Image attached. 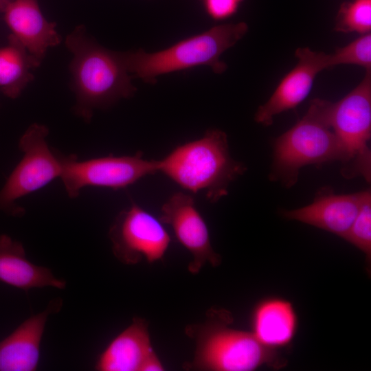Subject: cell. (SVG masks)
Instances as JSON below:
<instances>
[{
    "label": "cell",
    "mask_w": 371,
    "mask_h": 371,
    "mask_svg": "<svg viewBox=\"0 0 371 371\" xmlns=\"http://www.w3.org/2000/svg\"><path fill=\"white\" fill-rule=\"evenodd\" d=\"M49 129L43 124L30 125L19 142L23 155L0 190V211L21 216L25 210L16 201L38 190L62 173L60 153L48 145Z\"/></svg>",
    "instance_id": "cell-7"
},
{
    "label": "cell",
    "mask_w": 371,
    "mask_h": 371,
    "mask_svg": "<svg viewBox=\"0 0 371 371\" xmlns=\"http://www.w3.org/2000/svg\"><path fill=\"white\" fill-rule=\"evenodd\" d=\"M368 191L336 194L324 190L318 193L311 204L283 210L282 215L286 219L310 225L344 238Z\"/></svg>",
    "instance_id": "cell-12"
},
{
    "label": "cell",
    "mask_w": 371,
    "mask_h": 371,
    "mask_svg": "<svg viewBox=\"0 0 371 371\" xmlns=\"http://www.w3.org/2000/svg\"><path fill=\"white\" fill-rule=\"evenodd\" d=\"M331 102L316 98L295 125L273 142L269 178L286 188L294 186L302 167L344 160V152L329 120Z\"/></svg>",
    "instance_id": "cell-4"
},
{
    "label": "cell",
    "mask_w": 371,
    "mask_h": 371,
    "mask_svg": "<svg viewBox=\"0 0 371 371\" xmlns=\"http://www.w3.org/2000/svg\"><path fill=\"white\" fill-rule=\"evenodd\" d=\"M12 0H0V12H3Z\"/></svg>",
    "instance_id": "cell-24"
},
{
    "label": "cell",
    "mask_w": 371,
    "mask_h": 371,
    "mask_svg": "<svg viewBox=\"0 0 371 371\" xmlns=\"http://www.w3.org/2000/svg\"><path fill=\"white\" fill-rule=\"evenodd\" d=\"M65 43L73 54L69 70L76 100L74 112L79 117L89 121L95 109L133 95L136 88L123 53L100 46L87 35L82 26L69 34Z\"/></svg>",
    "instance_id": "cell-1"
},
{
    "label": "cell",
    "mask_w": 371,
    "mask_h": 371,
    "mask_svg": "<svg viewBox=\"0 0 371 371\" xmlns=\"http://www.w3.org/2000/svg\"><path fill=\"white\" fill-rule=\"evenodd\" d=\"M157 162V172L188 192H204L211 203L225 196L229 184L247 170L231 156L227 136L219 129L176 146Z\"/></svg>",
    "instance_id": "cell-2"
},
{
    "label": "cell",
    "mask_w": 371,
    "mask_h": 371,
    "mask_svg": "<svg viewBox=\"0 0 371 371\" xmlns=\"http://www.w3.org/2000/svg\"><path fill=\"white\" fill-rule=\"evenodd\" d=\"M336 32L360 34L371 31V0H353L342 3L336 16Z\"/></svg>",
    "instance_id": "cell-19"
},
{
    "label": "cell",
    "mask_w": 371,
    "mask_h": 371,
    "mask_svg": "<svg viewBox=\"0 0 371 371\" xmlns=\"http://www.w3.org/2000/svg\"><path fill=\"white\" fill-rule=\"evenodd\" d=\"M0 47V91L7 97L18 98L34 78L32 71L41 61L30 54L12 34Z\"/></svg>",
    "instance_id": "cell-18"
},
{
    "label": "cell",
    "mask_w": 371,
    "mask_h": 371,
    "mask_svg": "<svg viewBox=\"0 0 371 371\" xmlns=\"http://www.w3.org/2000/svg\"><path fill=\"white\" fill-rule=\"evenodd\" d=\"M340 65H354L371 70V34H361L348 45L328 54V69Z\"/></svg>",
    "instance_id": "cell-20"
},
{
    "label": "cell",
    "mask_w": 371,
    "mask_h": 371,
    "mask_svg": "<svg viewBox=\"0 0 371 371\" xmlns=\"http://www.w3.org/2000/svg\"><path fill=\"white\" fill-rule=\"evenodd\" d=\"M233 318L225 309H210L205 321L186 328L196 343L191 363L185 369L207 371H254L262 366L284 367L286 361L278 351L264 346L252 333L230 325Z\"/></svg>",
    "instance_id": "cell-3"
},
{
    "label": "cell",
    "mask_w": 371,
    "mask_h": 371,
    "mask_svg": "<svg viewBox=\"0 0 371 371\" xmlns=\"http://www.w3.org/2000/svg\"><path fill=\"white\" fill-rule=\"evenodd\" d=\"M160 212L159 220L172 228L177 240L192 255L188 265L190 273H198L206 262L213 267L221 263V256L211 245L207 226L191 194L174 193L163 204Z\"/></svg>",
    "instance_id": "cell-10"
},
{
    "label": "cell",
    "mask_w": 371,
    "mask_h": 371,
    "mask_svg": "<svg viewBox=\"0 0 371 371\" xmlns=\"http://www.w3.org/2000/svg\"><path fill=\"white\" fill-rule=\"evenodd\" d=\"M60 179L69 197L78 196L85 187L113 190L125 188L142 178L157 173V160L144 158L138 152L133 155H109L79 161L75 155L60 153Z\"/></svg>",
    "instance_id": "cell-8"
},
{
    "label": "cell",
    "mask_w": 371,
    "mask_h": 371,
    "mask_svg": "<svg viewBox=\"0 0 371 371\" xmlns=\"http://www.w3.org/2000/svg\"><path fill=\"white\" fill-rule=\"evenodd\" d=\"M247 31L245 22L218 25L164 50L147 53L140 49L123 53V58L129 74L150 83H154L159 76L197 66H209L221 74L227 69L221 56Z\"/></svg>",
    "instance_id": "cell-5"
},
{
    "label": "cell",
    "mask_w": 371,
    "mask_h": 371,
    "mask_svg": "<svg viewBox=\"0 0 371 371\" xmlns=\"http://www.w3.org/2000/svg\"><path fill=\"white\" fill-rule=\"evenodd\" d=\"M153 352L147 322L136 317L109 343L95 368L100 371H140Z\"/></svg>",
    "instance_id": "cell-17"
},
{
    "label": "cell",
    "mask_w": 371,
    "mask_h": 371,
    "mask_svg": "<svg viewBox=\"0 0 371 371\" xmlns=\"http://www.w3.org/2000/svg\"><path fill=\"white\" fill-rule=\"evenodd\" d=\"M296 65L281 80L268 100L255 113V121L270 126L274 117L297 106L311 92L317 75L328 69V54L308 47H299Z\"/></svg>",
    "instance_id": "cell-11"
},
{
    "label": "cell",
    "mask_w": 371,
    "mask_h": 371,
    "mask_svg": "<svg viewBox=\"0 0 371 371\" xmlns=\"http://www.w3.org/2000/svg\"><path fill=\"white\" fill-rule=\"evenodd\" d=\"M251 332L266 348L278 351L290 346L298 328V316L291 302L268 297L254 307Z\"/></svg>",
    "instance_id": "cell-15"
},
{
    "label": "cell",
    "mask_w": 371,
    "mask_h": 371,
    "mask_svg": "<svg viewBox=\"0 0 371 371\" xmlns=\"http://www.w3.org/2000/svg\"><path fill=\"white\" fill-rule=\"evenodd\" d=\"M371 260V192L369 190L348 232L344 237Z\"/></svg>",
    "instance_id": "cell-21"
},
{
    "label": "cell",
    "mask_w": 371,
    "mask_h": 371,
    "mask_svg": "<svg viewBox=\"0 0 371 371\" xmlns=\"http://www.w3.org/2000/svg\"><path fill=\"white\" fill-rule=\"evenodd\" d=\"M0 281L26 291L45 286L63 289L66 286L49 269L31 262L21 243L5 234L0 235Z\"/></svg>",
    "instance_id": "cell-16"
},
{
    "label": "cell",
    "mask_w": 371,
    "mask_h": 371,
    "mask_svg": "<svg viewBox=\"0 0 371 371\" xmlns=\"http://www.w3.org/2000/svg\"><path fill=\"white\" fill-rule=\"evenodd\" d=\"M245 0H201L208 16L215 21L227 19L236 13Z\"/></svg>",
    "instance_id": "cell-22"
},
{
    "label": "cell",
    "mask_w": 371,
    "mask_h": 371,
    "mask_svg": "<svg viewBox=\"0 0 371 371\" xmlns=\"http://www.w3.org/2000/svg\"><path fill=\"white\" fill-rule=\"evenodd\" d=\"M330 126L344 152L341 172L347 179H371V70L343 98L330 103Z\"/></svg>",
    "instance_id": "cell-6"
},
{
    "label": "cell",
    "mask_w": 371,
    "mask_h": 371,
    "mask_svg": "<svg viewBox=\"0 0 371 371\" xmlns=\"http://www.w3.org/2000/svg\"><path fill=\"white\" fill-rule=\"evenodd\" d=\"M62 304L61 299L53 300L44 311L27 319L0 341V371L36 370L48 317L58 312Z\"/></svg>",
    "instance_id": "cell-13"
},
{
    "label": "cell",
    "mask_w": 371,
    "mask_h": 371,
    "mask_svg": "<svg viewBox=\"0 0 371 371\" xmlns=\"http://www.w3.org/2000/svg\"><path fill=\"white\" fill-rule=\"evenodd\" d=\"M164 370L161 361L154 351L146 359L140 371H162Z\"/></svg>",
    "instance_id": "cell-23"
},
{
    "label": "cell",
    "mask_w": 371,
    "mask_h": 371,
    "mask_svg": "<svg viewBox=\"0 0 371 371\" xmlns=\"http://www.w3.org/2000/svg\"><path fill=\"white\" fill-rule=\"evenodd\" d=\"M109 237L114 256L126 265L161 260L171 241L159 218L134 202L117 215Z\"/></svg>",
    "instance_id": "cell-9"
},
{
    "label": "cell",
    "mask_w": 371,
    "mask_h": 371,
    "mask_svg": "<svg viewBox=\"0 0 371 371\" xmlns=\"http://www.w3.org/2000/svg\"><path fill=\"white\" fill-rule=\"evenodd\" d=\"M3 14L11 34L40 61L49 47L60 44L56 23L45 19L37 0H12Z\"/></svg>",
    "instance_id": "cell-14"
}]
</instances>
